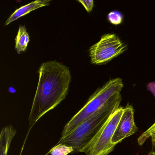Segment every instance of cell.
<instances>
[{"label":"cell","mask_w":155,"mask_h":155,"mask_svg":"<svg viewBox=\"0 0 155 155\" xmlns=\"http://www.w3.org/2000/svg\"><path fill=\"white\" fill-rule=\"evenodd\" d=\"M134 109L131 105L128 104L124 108L120 120L111 139V143L113 145L116 146L137 131V127L134 121Z\"/></svg>","instance_id":"8992f818"},{"label":"cell","mask_w":155,"mask_h":155,"mask_svg":"<svg viewBox=\"0 0 155 155\" xmlns=\"http://www.w3.org/2000/svg\"><path fill=\"white\" fill-rule=\"evenodd\" d=\"M38 73V87L29 117L28 134L41 117L66 98L71 81L68 67L57 61L42 63Z\"/></svg>","instance_id":"6da1fadb"},{"label":"cell","mask_w":155,"mask_h":155,"mask_svg":"<svg viewBox=\"0 0 155 155\" xmlns=\"http://www.w3.org/2000/svg\"><path fill=\"white\" fill-rule=\"evenodd\" d=\"M30 42V37L26 27L20 25L18 31L15 39V49L18 54L27 50V47Z\"/></svg>","instance_id":"9c48e42d"},{"label":"cell","mask_w":155,"mask_h":155,"mask_svg":"<svg viewBox=\"0 0 155 155\" xmlns=\"http://www.w3.org/2000/svg\"><path fill=\"white\" fill-rule=\"evenodd\" d=\"M74 149L71 146L64 144H57L49 151L51 155H68L74 152Z\"/></svg>","instance_id":"30bf717a"},{"label":"cell","mask_w":155,"mask_h":155,"mask_svg":"<svg viewBox=\"0 0 155 155\" xmlns=\"http://www.w3.org/2000/svg\"><path fill=\"white\" fill-rule=\"evenodd\" d=\"M127 46L114 34H106L89 50L91 63L102 65L124 53Z\"/></svg>","instance_id":"5b68a950"},{"label":"cell","mask_w":155,"mask_h":155,"mask_svg":"<svg viewBox=\"0 0 155 155\" xmlns=\"http://www.w3.org/2000/svg\"><path fill=\"white\" fill-rule=\"evenodd\" d=\"M50 1V0H37L28 3L25 6H22L16 10L7 20L5 22V26H8L12 22L25 15L37 9L45 6L49 5Z\"/></svg>","instance_id":"52a82bcc"},{"label":"cell","mask_w":155,"mask_h":155,"mask_svg":"<svg viewBox=\"0 0 155 155\" xmlns=\"http://www.w3.org/2000/svg\"><path fill=\"white\" fill-rule=\"evenodd\" d=\"M108 20L110 22L114 25H118L123 21V15L118 11H112L109 13Z\"/></svg>","instance_id":"7c38bea8"},{"label":"cell","mask_w":155,"mask_h":155,"mask_svg":"<svg viewBox=\"0 0 155 155\" xmlns=\"http://www.w3.org/2000/svg\"><path fill=\"white\" fill-rule=\"evenodd\" d=\"M124 108L119 107L110 115L91 140L79 152L86 155H108L115 148L111 139L123 113Z\"/></svg>","instance_id":"277c9868"},{"label":"cell","mask_w":155,"mask_h":155,"mask_svg":"<svg viewBox=\"0 0 155 155\" xmlns=\"http://www.w3.org/2000/svg\"><path fill=\"white\" fill-rule=\"evenodd\" d=\"M147 155H155V151H151Z\"/></svg>","instance_id":"9a60e30c"},{"label":"cell","mask_w":155,"mask_h":155,"mask_svg":"<svg viewBox=\"0 0 155 155\" xmlns=\"http://www.w3.org/2000/svg\"><path fill=\"white\" fill-rule=\"evenodd\" d=\"M77 1L84 6L86 11L88 13L92 11L94 7V1L93 0H78Z\"/></svg>","instance_id":"4fadbf2b"},{"label":"cell","mask_w":155,"mask_h":155,"mask_svg":"<svg viewBox=\"0 0 155 155\" xmlns=\"http://www.w3.org/2000/svg\"><path fill=\"white\" fill-rule=\"evenodd\" d=\"M122 100L121 93L112 98L100 109L82 121L77 127L63 138L58 144L71 146L74 152L86 146L99 130L110 115L119 107Z\"/></svg>","instance_id":"7a4b0ae2"},{"label":"cell","mask_w":155,"mask_h":155,"mask_svg":"<svg viewBox=\"0 0 155 155\" xmlns=\"http://www.w3.org/2000/svg\"><path fill=\"white\" fill-rule=\"evenodd\" d=\"M150 139H151V141H152V143L153 145H155V132H154L153 134H151L150 137Z\"/></svg>","instance_id":"5bb4252c"},{"label":"cell","mask_w":155,"mask_h":155,"mask_svg":"<svg viewBox=\"0 0 155 155\" xmlns=\"http://www.w3.org/2000/svg\"><path fill=\"white\" fill-rule=\"evenodd\" d=\"M17 131L12 125L6 126L2 130L0 135V155H8L12 141Z\"/></svg>","instance_id":"ba28073f"},{"label":"cell","mask_w":155,"mask_h":155,"mask_svg":"<svg viewBox=\"0 0 155 155\" xmlns=\"http://www.w3.org/2000/svg\"><path fill=\"white\" fill-rule=\"evenodd\" d=\"M123 87L122 79L116 78L110 80L98 88L90 97L85 105L65 125L61 138L64 137L82 121L104 107L112 98L120 93Z\"/></svg>","instance_id":"3957f363"},{"label":"cell","mask_w":155,"mask_h":155,"mask_svg":"<svg viewBox=\"0 0 155 155\" xmlns=\"http://www.w3.org/2000/svg\"><path fill=\"white\" fill-rule=\"evenodd\" d=\"M155 132V122L150 127L142 133L138 138V143L140 146H142L148 139L150 138L151 134Z\"/></svg>","instance_id":"8fae6325"}]
</instances>
